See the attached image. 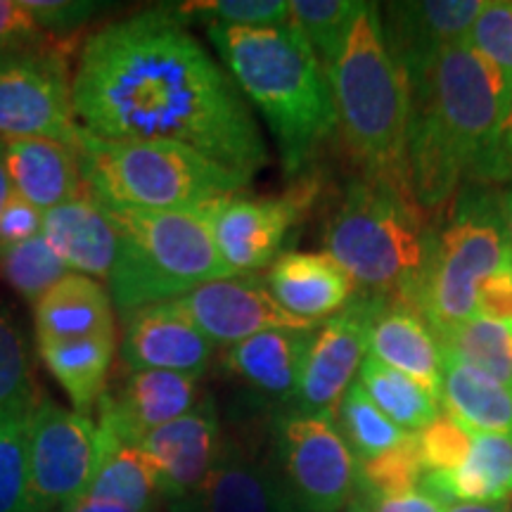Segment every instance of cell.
<instances>
[{"label": "cell", "mask_w": 512, "mask_h": 512, "mask_svg": "<svg viewBox=\"0 0 512 512\" xmlns=\"http://www.w3.org/2000/svg\"><path fill=\"white\" fill-rule=\"evenodd\" d=\"M72 102L95 138L181 145L245 181L268 164L245 93L169 8L95 29L76 60Z\"/></svg>", "instance_id": "obj_1"}, {"label": "cell", "mask_w": 512, "mask_h": 512, "mask_svg": "<svg viewBox=\"0 0 512 512\" xmlns=\"http://www.w3.org/2000/svg\"><path fill=\"white\" fill-rule=\"evenodd\" d=\"M508 93L501 74L467 41L444 50L425 79L411 86L406 164L420 209H437L456 195Z\"/></svg>", "instance_id": "obj_2"}, {"label": "cell", "mask_w": 512, "mask_h": 512, "mask_svg": "<svg viewBox=\"0 0 512 512\" xmlns=\"http://www.w3.org/2000/svg\"><path fill=\"white\" fill-rule=\"evenodd\" d=\"M207 36L249 105L264 117L287 174H299L337 131L325 67L290 19L280 27H221Z\"/></svg>", "instance_id": "obj_3"}, {"label": "cell", "mask_w": 512, "mask_h": 512, "mask_svg": "<svg viewBox=\"0 0 512 512\" xmlns=\"http://www.w3.org/2000/svg\"><path fill=\"white\" fill-rule=\"evenodd\" d=\"M328 79L337 128L363 178L413 197L408 188V119L411 86L382 36L380 5L363 3Z\"/></svg>", "instance_id": "obj_4"}, {"label": "cell", "mask_w": 512, "mask_h": 512, "mask_svg": "<svg viewBox=\"0 0 512 512\" xmlns=\"http://www.w3.org/2000/svg\"><path fill=\"white\" fill-rule=\"evenodd\" d=\"M432 238L434 228L413 197L361 176L344 190L323 242L356 292L413 306Z\"/></svg>", "instance_id": "obj_5"}, {"label": "cell", "mask_w": 512, "mask_h": 512, "mask_svg": "<svg viewBox=\"0 0 512 512\" xmlns=\"http://www.w3.org/2000/svg\"><path fill=\"white\" fill-rule=\"evenodd\" d=\"M74 150L88 192L107 209L204 214L249 183L181 145L119 143L81 128Z\"/></svg>", "instance_id": "obj_6"}, {"label": "cell", "mask_w": 512, "mask_h": 512, "mask_svg": "<svg viewBox=\"0 0 512 512\" xmlns=\"http://www.w3.org/2000/svg\"><path fill=\"white\" fill-rule=\"evenodd\" d=\"M107 211L121 238L117 266L107 283L119 313L171 302L233 275L200 211Z\"/></svg>", "instance_id": "obj_7"}, {"label": "cell", "mask_w": 512, "mask_h": 512, "mask_svg": "<svg viewBox=\"0 0 512 512\" xmlns=\"http://www.w3.org/2000/svg\"><path fill=\"white\" fill-rule=\"evenodd\" d=\"M505 266H512V242L503 221L501 190L465 185L444 226L434 228L430 261L413 309L434 335H444L477 316L479 285Z\"/></svg>", "instance_id": "obj_8"}, {"label": "cell", "mask_w": 512, "mask_h": 512, "mask_svg": "<svg viewBox=\"0 0 512 512\" xmlns=\"http://www.w3.org/2000/svg\"><path fill=\"white\" fill-rule=\"evenodd\" d=\"M271 460L299 512H339L354 494L356 458L335 415L280 408L271 425Z\"/></svg>", "instance_id": "obj_9"}, {"label": "cell", "mask_w": 512, "mask_h": 512, "mask_svg": "<svg viewBox=\"0 0 512 512\" xmlns=\"http://www.w3.org/2000/svg\"><path fill=\"white\" fill-rule=\"evenodd\" d=\"M72 69L55 38L0 57V143L53 138L76 147Z\"/></svg>", "instance_id": "obj_10"}, {"label": "cell", "mask_w": 512, "mask_h": 512, "mask_svg": "<svg viewBox=\"0 0 512 512\" xmlns=\"http://www.w3.org/2000/svg\"><path fill=\"white\" fill-rule=\"evenodd\" d=\"M98 467V425L41 399L29 420V496L36 512L64 510L91 489Z\"/></svg>", "instance_id": "obj_11"}, {"label": "cell", "mask_w": 512, "mask_h": 512, "mask_svg": "<svg viewBox=\"0 0 512 512\" xmlns=\"http://www.w3.org/2000/svg\"><path fill=\"white\" fill-rule=\"evenodd\" d=\"M382 302L384 299L356 294L342 311L313 330L297 394L287 408L335 415L344 392L366 361L370 328Z\"/></svg>", "instance_id": "obj_12"}, {"label": "cell", "mask_w": 512, "mask_h": 512, "mask_svg": "<svg viewBox=\"0 0 512 512\" xmlns=\"http://www.w3.org/2000/svg\"><path fill=\"white\" fill-rule=\"evenodd\" d=\"M313 190L309 183L280 197L235 192L204 211L216 249L233 275L256 273L280 256L287 235L302 219Z\"/></svg>", "instance_id": "obj_13"}, {"label": "cell", "mask_w": 512, "mask_h": 512, "mask_svg": "<svg viewBox=\"0 0 512 512\" xmlns=\"http://www.w3.org/2000/svg\"><path fill=\"white\" fill-rule=\"evenodd\" d=\"M140 448L155 465L162 503L169 512H197V501L223 448L214 399L202 396L190 413L147 434Z\"/></svg>", "instance_id": "obj_14"}, {"label": "cell", "mask_w": 512, "mask_h": 512, "mask_svg": "<svg viewBox=\"0 0 512 512\" xmlns=\"http://www.w3.org/2000/svg\"><path fill=\"white\" fill-rule=\"evenodd\" d=\"M216 347H233L268 330H313L318 325L294 318L273 299L266 278L238 273L211 280L171 299Z\"/></svg>", "instance_id": "obj_15"}, {"label": "cell", "mask_w": 512, "mask_h": 512, "mask_svg": "<svg viewBox=\"0 0 512 512\" xmlns=\"http://www.w3.org/2000/svg\"><path fill=\"white\" fill-rule=\"evenodd\" d=\"M486 0H406L380 5L382 36L408 86L425 79L441 53L467 41Z\"/></svg>", "instance_id": "obj_16"}, {"label": "cell", "mask_w": 512, "mask_h": 512, "mask_svg": "<svg viewBox=\"0 0 512 512\" xmlns=\"http://www.w3.org/2000/svg\"><path fill=\"white\" fill-rule=\"evenodd\" d=\"M200 401V377L124 366L100 396L95 425L119 441L140 446L147 434L190 413Z\"/></svg>", "instance_id": "obj_17"}, {"label": "cell", "mask_w": 512, "mask_h": 512, "mask_svg": "<svg viewBox=\"0 0 512 512\" xmlns=\"http://www.w3.org/2000/svg\"><path fill=\"white\" fill-rule=\"evenodd\" d=\"M121 363L133 370H166L202 377L214 358L209 342L174 302H159L121 313Z\"/></svg>", "instance_id": "obj_18"}, {"label": "cell", "mask_w": 512, "mask_h": 512, "mask_svg": "<svg viewBox=\"0 0 512 512\" xmlns=\"http://www.w3.org/2000/svg\"><path fill=\"white\" fill-rule=\"evenodd\" d=\"M313 330H268L242 339L226 347L223 368L254 399L287 408L297 394Z\"/></svg>", "instance_id": "obj_19"}, {"label": "cell", "mask_w": 512, "mask_h": 512, "mask_svg": "<svg viewBox=\"0 0 512 512\" xmlns=\"http://www.w3.org/2000/svg\"><path fill=\"white\" fill-rule=\"evenodd\" d=\"M43 238L69 271L110 283L121 238L110 211L91 192L48 209L43 214Z\"/></svg>", "instance_id": "obj_20"}, {"label": "cell", "mask_w": 512, "mask_h": 512, "mask_svg": "<svg viewBox=\"0 0 512 512\" xmlns=\"http://www.w3.org/2000/svg\"><path fill=\"white\" fill-rule=\"evenodd\" d=\"M273 299L294 318L320 325L356 297L344 268L325 252H285L266 275Z\"/></svg>", "instance_id": "obj_21"}, {"label": "cell", "mask_w": 512, "mask_h": 512, "mask_svg": "<svg viewBox=\"0 0 512 512\" xmlns=\"http://www.w3.org/2000/svg\"><path fill=\"white\" fill-rule=\"evenodd\" d=\"M197 512H299L271 456L256 458L223 437L219 463L204 484Z\"/></svg>", "instance_id": "obj_22"}, {"label": "cell", "mask_w": 512, "mask_h": 512, "mask_svg": "<svg viewBox=\"0 0 512 512\" xmlns=\"http://www.w3.org/2000/svg\"><path fill=\"white\" fill-rule=\"evenodd\" d=\"M3 159L12 192L41 211L76 200L86 192L72 145L53 138L3 140Z\"/></svg>", "instance_id": "obj_23"}, {"label": "cell", "mask_w": 512, "mask_h": 512, "mask_svg": "<svg viewBox=\"0 0 512 512\" xmlns=\"http://www.w3.org/2000/svg\"><path fill=\"white\" fill-rule=\"evenodd\" d=\"M368 356L408 375L439 401L444 356L437 335L413 306L384 299L370 328Z\"/></svg>", "instance_id": "obj_24"}, {"label": "cell", "mask_w": 512, "mask_h": 512, "mask_svg": "<svg viewBox=\"0 0 512 512\" xmlns=\"http://www.w3.org/2000/svg\"><path fill=\"white\" fill-rule=\"evenodd\" d=\"M38 339L114 335L112 294L100 280L69 271L34 304Z\"/></svg>", "instance_id": "obj_25"}, {"label": "cell", "mask_w": 512, "mask_h": 512, "mask_svg": "<svg viewBox=\"0 0 512 512\" xmlns=\"http://www.w3.org/2000/svg\"><path fill=\"white\" fill-rule=\"evenodd\" d=\"M439 406L470 434L512 437V387L458 358L444 356Z\"/></svg>", "instance_id": "obj_26"}, {"label": "cell", "mask_w": 512, "mask_h": 512, "mask_svg": "<svg viewBox=\"0 0 512 512\" xmlns=\"http://www.w3.org/2000/svg\"><path fill=\"white\" fill-rule=\"evenodd\" d=\"M38 354L69 396L74 411L88 415L98 408L110 384L117 332L83 339H38Z\"/></svg>", "instance_id": "obj_27"}, {"label": "cell", "mask_w": 512, "mask_h": 512, "mask_svg": "<svg viewBox=\"0 0 512 512\" xmlns=\"http://www.w3.org/2000/svg\"><path fill=\"white\" fill-rule=\"evenodd\" d=\"M86 496L121 505L131 512H159L164 505L157 470L143 448L119 441L100 427L98 467Z\"/></svg>", "instance_id": "obj_28"}, {"label": "cell", "mask_w": 512, "mask_h": 512, "mask_svg": "<svg viewBox=\"0 0 512 512\" xmlns=\"http://www.w3.org/2000/svg\"><path fill=\"white\" fill-rule=\"evenodd\" d=\"M448 477L460 503L512 501V437L472 434L465 463Z\"/></svg>", "instance_id": "obj_29"}, {"label": "cell", "mask_w": 512, "mask_h": 512, "mask_svg": "<svg viewBox=\"0 0 512 512\" xmlns=\"http://www.w3.org/2000/svg\"><path fill=\"white\" fill-rule=\"evenodd\" d=\"M358 382L363 384L375 406L408 434L425 430L441 415L439 401L427 389H422L418 382L399 370L384 366L373 356H366L363 361L358 370Z\"/></svg>", "instance_id": "obj_30"}, {"label": "cell", "mask_w": 512, "mask_h": 512, "mask_svg": "<svg viewBox=\"0 0 512 512\" xmlns=\"http://www.w3.org/2000/svg\"><path fill=\"white\" fill-rule=\"evenodd\" d=\"M441 354L512 387V323L475 316L439 335Z\"/></svg>", "instance_id": "obj_31"}, {"label": "cell", "mask_w": 512, "mask_h": 512, "mask_svg": "<svg viewBox=\"0 0 512 512\" xmlns=\"http://www.w3.org/2000/svg\"><path fill=\"white\" fill-rule=\"evenodd\" d=\"M335 422L351 453H354L356 463H368V460L382 456L389 448L399 446L411 437L375 406V401L370 399L358 377L339 401Z\"/></svg>", "instance_id": "obj_32"}, {"label": "cell", "mask_w": 512, "mask_h": 512, "mask_svg": "<svg viewBox=\"0 0 512 512\" xmlns=\"http://www.w3.org/2000/svg\"><path fill=\"white\" fill-rule=\"evenodd\" d=\"M358 0H292L290 24L306 38L325 69L347 41L351 24L361 12Z\"/></svg>", "instance_id": "obj_33"}, {"label": "cell", "mask_w": 512, "mask_h": 512, "mask_svg": "<svg viewBox=\"0 0 512 512\" xmlns=\"http://www.w3.org/2000/svg\"><path fill=\"white\" fill-rule=\"evenodd\" d=\"M31 411H0V512H36L29 496Z\"/></svg>", "instance_id": "obj_34"}, {"label": "cell", "mask_w": 512, "mask_h": 512, "mask_svg": "<svg viewBox=\"0 0 512 512\" xmlns=\"http://www.w3.org/2000/svg\"><path fill=\"white\" fill-rule=\"evenodd\" d=\"M67 273L69 268L62 264L43 235L22 245L0 249V278L31 304H36Z\"/></svg>", "instance_id": "obj_35"}, {"label": "cell", "mask_w": 512, "mask_h": 512, "mask_svg": "<svg viewBox=\"0 0 512 512\" xmlns=\"http://www.w3.org/2000/svg\"><path fill=\"white\" fill-rule=\"evenodd\" d=\"M166 8L185 27L188 22H202L204 27H280L290 19L287 0H188Z\"/></svg>", "instance_id": "obj_36"}, {"label": "cell", "mask_w": 512, "mask_h": 512, "mask_svg": "<svg viewBox=\"0 0 512 512\" xmlns=\"http://www.w3.org/2000/svg\"><path fill=\"white\" fill-rule=\"evenodd\" d=\"M422 472L420 451L415 444V434H411L403 444L389 448L387 453L377 456L368 463H356V484L366 494L396 496L418 491Z\"/></svg>", "instance_id": "obj_37"}, {"label": "cell", "mask_w": 512, "mask_h": 512, "mask_svg": "<svg viewBox=\"0 0 512 512\" xmlns=\"http://www.w3.org/2000/svg\"><path fill=\"white\" fill-rule=\"evenodd\" d=\"M36 403L27 344L12 318L0 309V411H31Z\"/></svg>", "instance_id": "obj_38"}, {"label": "cell", "mask_w": 512, "mask_h": 512, "mask_svg": "<svg viewBox=\"0 0 512 512\" xmlns=\"http://www.w3.org/2000/svg\"><path fill=\"white\" fill-rule=\"evenodd\" d=\"M467 43L512 86V0H486Z\"/></svg>", "instance_id": "obj_39"}, {"label": "cell", "mask_w": 512, "mask_h": 512, "mask_svg": "<svg viewBox=\"0 0 512 512\" xmlns=\"http://www.w3.org/2000/svg\"><path fill=\"white\" fill-rule=\"evenodd\" d=\"M425 472H453L465 463L470 453L472 434L463 430L451 415L441 411L432 425L415 434Z\"/></svg>", "instance_id": "obj_40"}, {"label": "cell", "mask_w": 512, "mask_h": 512, "mask_svg": "<svg viewBox=\"0 0 512 512\" xmlns=\"http://www.w3.org/2000/svg\"><path fill=\"white\" fill-rule=\"evenodd\" d=\"M467 181L477 185H512V86L501 117L472 164Z\"/></svg>", "instance_id": "obj_41"}, {"label": "cell", "mask_w": 512, "mask_h": 512, "mask_svg": "<svg viewBox=\"0 0 512 512\" xmlns=\"http://www.w3.org/2000/svg\"><path fill=\"white\" fill-rule=\"evenodd\" d=\"M22 5L36 27L55 41L86 27L102 8H107L105 3L93 0H22Z\"/></svg>", "instance_id": "obj_42"}, {"label": "cell", "mask_w": 512, "mask_h": 512, "mask_svg": "<svg viewBox=\"0 0 512 512\" xmlns=\"http://www.w3.org/2000/svg\"><path fill=\"white\" fill-rule=\"evenodd\" d=\"M43 214L34 204L12 192L8 204L0 211V249H8L43 235Z\"/></svg>", "instance_id": "obj_43"}, {"label": "cell", "mask_w": 512, "mask_h": 512, "mask_svg": "<svg viewBox=\"0 0 512 512\" xmlns=\"http://www.w3.org/2000/svg\"><path fill=\"white\" fill-rule=\"evenodd\" d=\"M46 38L50 36L36 27L34 19L24 10L22 0H0V57L36 46Z\"/></svg>", "instance_id": "obj_44"}, {"label": "cell", "mask_w": 512, "mask_h": 512, "mask_svg": "<svg viewBox=\"0 0 512 512\" xmlns=\"http://www.w3.org/2000/svg\"><path fill=\"white\" fill-rule=\"evenodd\" d=\"M477 316L512 323V266L501 268L479 285Z\"/></svg>", "instance_id": "obj_45"}, {"label": "cell", "mask_w": 512, "mask_h": 512, "mask_svg": "<svg viewBox=\"0 0 512 512\" xmlns=\"http://www.w3.org/2000/svg\"><path fill=\"white\" fill-rule=\"evenodd\" d=\"M358 489V486H354ZM361 491V489H358ZM366 501L373 512H446V505L439 503L437 498L422 494V491H411V494H396V496H377L366 494Z\"/></svg>", "instance_id": "obj_46"}, {"label": "cell", "mask_w": 512, "mask_h": 512, "mask_svg": "<svg viewBox=\"0 0 512 512\" xmlns=\"http://www.w3.org/2000/svg\"><path fill=\"white\" fill-rule=\"evenodd\" d=\"M60 512H131V510L121 508V505L107 503V501H98V498L83 496V498H79V501L67 505V508Z\"/></svg>", "instance_id": "obj_47"}, {"label": "cell", "mask_w": 512, "mask_h": 512, "mask_svg": "<svg viewBox=\"0 0 512 512\" xmlns=\"http://www.w3.org/2000/svg\"><path fill=\"white\" fill-rule=\"evenodd\" d=\"M512 501H494V503H453L446 512H508Z\"/></svg>", "instance_id": "obj_48"}, {"label": "cell", "mask_w": 512, "mask_h": 512, "mask_svg": "<svg viewBox=\"0 0 512 512\" xmlns=\"http://www.w3.org/2000/svg\"><path fill=\"white\" fill-rule=\"evenodd\" d=\"M12 195V185L8 178V169H5V159H3V147H0V211H3L5 204H8Z\"/></svg>", "instance_id": "obj_49"}, {"label": "cell", "mask_w": 512, "mask_h": 512, "mask_svg": "<svg viewBox=\"0 0 512 512\" xmlns=\"http://www.w3.org/2000/svg\"><path fill=\"white\" fill-rule=\"evenodd\" d=\"M501 209H503L505 228H508V238L512 242V185L501 190Z\"/></svg>", "instance_id": "obj_50"}, {"label": "cell", "mask_w": 512, "mask_h": 512, "mask_svg": "<svg viewBox=\"0 0 512 512\" xmlns=\"http://www.w3.org/2000/svg\"><path fill=\"white\" fill-rule=\"evenodd\" d=\"M342 512H373V510H370L366 496H363L358 489H354V494H351V498L342 508Z\"/></svg>", "instance_id": "obj_51"}, {"label": "cell", "mask_w": 512, "mask_h": 512, "mask_svg": "<svg viewBox=\"0 0 512 512\" xmlns=\"http://www.w3.org/2000/svg\"><path fill=\"white\" fill-rule=\"evenodd\" d=\"M508 512H512V503H510V510Z\"/></svg>", "instance_id": "obj_52"}]
</instances>
